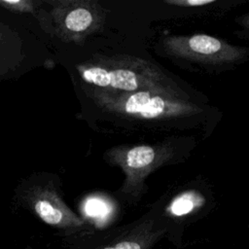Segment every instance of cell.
I'll return each mask as SVG.
<instances>
[{
    "mask_svg": "<svg viewBox=\"0 0 249 249\" xmlns=\"http://www.w3.org/2000/svg\"><path fill=\"white\" fill-rule=\"evenodd\" d=\"M105 209H106V206L102 202H100V200L98 199H91L88 201L87 213L89 216H99L100 214L102 215Z\"/></svg>",
    "mask_w": 249,
    "mask_h": 249,
    "instance_id": "cell-11",
    "label": "cell"
},
{
    "mask_svg": "<svg viewBox=\"0 0 249 249\" xmlns=\"http://www.w3.org/2000/svg\"><path fill=\"white\" fill-rule=\"evenodd\" d=\"M162 49L174 58L210 67L239 62L248 53L206 34L168 36L162 40Z\"/></svg>",
    "mask_w": 249,
    "mask_h": 249,
    "instance_id": "cell-4",
    "label": "cell"
},
{
    "mask_svg": "<svg viewBox=\"0 0 249 249\" xmlns=\"http://www.w3.org/2000/svg\"><path fill=\"white\" fill-rule=\"evenodd\" d=\"M32 212L45 224L55 229L72 231L83 228L85 221L67 206L53 184L32 188L26 196Z\"/></svg>",
    "mask_w": 249,
    "mask_h": 249,
    "instance_id": "cell-5",
    "label": "cell"
},
{
    "mask_svg": "<svg viewBox=\"0 0 249 249\" xmlns=\"http://www.w3.org/2000/svg\"><path fill=\"white\" fill-rule=\"evenodd\" d=\"M100 8L89 1L59 2L53 11L59 34L70 40L85 38L101 23Z\"/></svg>",
    "mask_w": 249,
    "mask_h": 249,
    "instance_id": "cell-6",
    "label": "cell"
},
{
    "mask_svg": "<svg viewBox=\"0 0 249 249\" xmlns=\"http://www.w3.org/2000/svg\"><path fill=\"white\" fill-rule=\"evenodd\" d=\"M204 203L205 198L198 191L186 190L171 199L166 212L172 217H184L198 210Z\"/></svg>",
    "mask_w": 249,
    "mask_h": 249,
    "instance_id": "cell-8",
    "label": "cell"
},
{
    "mask_svg": "<svg viewBox=\"0 0 249 249\" xmlns=\"http://www.w3.org/2000/svg\"><path fill=\"white\" fill-rule=\"evenodd\" d=\"M85 91L103 121L125 129H187L202 124L208 117L205 108L167 92L140 90L113 94L89 88Z\"/></svg>",
    "mask_w": 249,
    "mask_h": 249,
    "instance_id": "cell-1",
    "label": "cell"
},
{
    "mask_svg": "<svg viewBox=\"0 0 249 249\" xmlns=\"http://www.w3.org/2000/svg\"><path fill=\"white\" fill-rule=\"evenodd\" d=\"M215 0H165L164 3L167 5L178 6L181 8H194L201 7L214 3Z\"/></svg>",
    "mask_w": 249,
    "mask_h": 249,
    "instance_id": "cell-10",
    "label": "cell"
},
{
    "mask_svg": "<svg viewBox=\"0 0 249 249\" xmlns=\"http://www.w3.org/2000/svg\"><path fill=\"white\" fill-rule=\"evenodd\" d=\"M25 249H31V248H30V247H26Z\"/></svg>",
    "mask_w": 249,
    "mask_h": 249,
    "instance_id": "cell-12",
    "label": "cell"
},
{
    "mask_svg": "<svg viewBox=\"0 0 249 249\" xmlns=\"http://www.w3.org/2000/svg\"><path fill=\"white\" fill-rule=\"evenodd\" d=\"M166 229L156 219L145 218L114 238L95 249H150L165 232Z\"/></svg>",
    "mask_w": 249,
    "mask_h": 249,
    "instance_id": "cell-7",
    "label": "cell"
},
{
    "mask_svg": "<svg viewBox=\"0 0 249 249\" xmlns=\"http://www.w3.org/2000/svg\"><path fill=\"white\" fill-rule=\"evenodd\" d=\"M177 146L171 142L157 144L121 145L109 149L104 158L121 167L124 180L118 194L129 200L136 201L147 192L145 180L156 169L173 161L178 155Z\"/></svg>",
    "mask_w": 249,
    "mask_h": 249,
    "instance_id": "cell-3",
    "label": "cell"
},
{
    "mask_svg": "<svg viewBox=\"0 0 249 249\" xmlns=\"http://www.w3.org/2000/svg\"><path fill=\"white\" fill-rule=\"evenodd\" d=\"M0 5L6 9L16 12H32L33 3L28 0H1Z\"/></svg>",
    "mask_w": 249,
    "mask_h": 249,
    "instance_id": "cell-9",
    "label": "cell"
},
{
    "mask_svg": "<svg viewBox=\"0 0 249 249\" xmlns=\"http://www.w3.org/2000/svg\"><path fill=\"white\" fill-rule=\"evenodd\" d=\"M77 69L87 88L98 91L123 94L155 90L189 98V95L159 67L138 57H102L80 64Z\"/></svg>",
    "mask_w": 249,
    "mask_h": 249,
    "instance_id": "cell-2",
    "label": "cell"
}]
</instances>
